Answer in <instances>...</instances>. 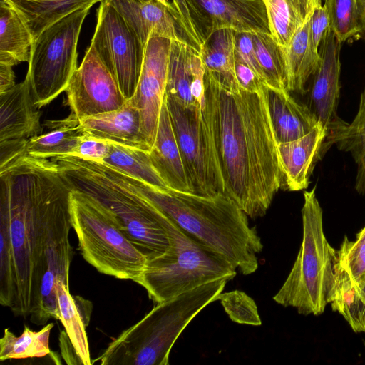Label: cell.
<instances>
[{"mask_svg":"<svg viewBox=\"0 0 365 365\" xmlns=\"http://www.w3.org/2000/svg\"><path fill=\"white\" fill-rule=\"evenodd\" d=\"M72 190L48 158L22 154L0 168V303L16 316L38 307L47 246L72 227Z\"/></svg>","mask_w":365,"mask_h":365,"instance_id":"1","label":"cell"},{"mask_svg":"<svg viewBox=\"0 0 365 365\" xmlns=\"http://www.w3.org/2000/svg\"><path fill=\"white\" fill-rule=\"evenodd\" d=\"M202 115L220 192L250 218L263 217L284 174L267 103V86L245 90L205 69Z\"/></svg>","mask_w":365,"mask_h":365,"instance_id":"2","label":"cell"},{"mask_svg":"<svg viewBox=\"0 0 365 365\" xmlns=\"http://www.w3.org/2000/svg\"><path fill=\"white\" fill-rule=\"evenodd\" d=\"M119 172L185 232L225 257L242 274L257 269V255L263 249L261 238L250 225L248 216L226 195L218 192L203 196L160 189Z\"/></svg>","mask_w":365,"mask_h":365,"instance_id":"3","label":"cell"},{"mask_svg":"<svg viewBox=\"0 0 365 365\" xmlns=\"http://www.w3.org/2000/svg\"><path fill=\"white\" fill-rule=\"evenodd\" d=\"M73 190L93 197L113 215L121 231L148 258L170 249L165 213L104 163L73 155L51 158Z\"/></svg>","mask_w":365,"mask_h":365,"instance_id":"4","label":"cell"},{"mask_svg":"<svg viewBox=\"0 0 365 365\" xmlns=\"http://www.w3.org/2000/svg\"><path fill=\"white\" fill-rule=\"evenodd\" d=\"M315 190L304 192L302 242L289 275L273 297L277 304L294 307L304 315H319L330 304L337 259V251L324 232L322 209Z\"/></svg>","mask_w":365,"mask_h":365,"instance_id":"5","label":"cell"},{"mask_svg":"<svg viewBox=\"0 0 365 365\" xmlns=\"http://www.w3.org/2000/svg\"><path fill=\"white\" fill-rule=\"evenodd\" d=\"M164 224L170 235L169 250L148 260L134 280L155 304L217 279L235 278L236 268L225 257L187 234L167 215Z\"/></svg>","mask_w":365,"mask_h":365,"instance_id":"6","label":"cell"},{"mask_svg":"<svg viewBox=\"0 0 365 365\" xmlns=\"http://www.w3.org/2000/svg\"><path fill=\"white\" fill-rule=\"evenodd\" d=\"M71 220L83 257L102 274L134 281L148 262L121 231L110 212L97 200L73 190Z\"/></svg>","mask_w":365,"mask_h":365,"instance_id":"7","label":"cell"},{"mask_svg":"<svg viewBox=\"0 0 365 365\" xmlns=\"http://www.w3.org/2000/svg\"><path fill=\"white\" fill-rule=\"evenodd\" d=\"M229 281L217 279L156 304L129 328L133 351L151 365L169 364L170 350L180 334L200 312L218 300Z\"/></svg>","mask_w":365,"mask_h":365,"instance_id":"8","label":"cell"},{"mask_svg":"<svg viewBox=\"0 0 365 365\" xmlns=\"http://www.w3.org/2000/svg\"><path fill=\"white\" fill-rule=\"evenodd\" d=\"M92 6H85L44 29L33 41L26 78L41 108L65 91L77 67V45Z\"/></svg>","mask_w":365,"mask_h":365,"instance_id":"9","label":"cell"},{"mask_svg":"<svg viewBox=\"0 0 365 365\" xmlns=\"http://www.w3.org/2000/svg\"><path fill=\"white\" fill-rule=\"evenodd\" d=\"M91 43L117 80L125 98L130 99L138 83L145 48L107 0L100 2Z\"/></svg>","mask_w":365,"mask_h":365,"instance_id":"10","label":"cell"},{"mask_svg":"<svg viewBox=\"0 0 365 365\" xmlns=\"http://www.w3.org/2000/svg\"><path fill=\"white\" fill-rule=\"evenodd\" d=\"M165 101L192 192L211 196L220 192L202 108L185 107L166 93Z\"/></svg>","mask_w":365,"mask_h":365,"instance_id":"11","label":"cell"},{"mask_svg":"<svg viewBox=\"0 0 365 365\" xmlns=\"http://www.w3.org/2000/svg\"><path fill=\"white\" fill-rule=\"evenodd\" d=\"M65 92L71 113L79 120L118 110L128 101L117 80L91 43Z\"/></svg>","mask_w":365,"mask_h":365,"instance_id":"12","label":"cell"},{"mask_svg":"<svg viewBox=\"0 0 365 365\" xmlns=\"http://www.w3.org/2000/svg\"><path fill=\"white\" fill-rule=\"evenodd\" d=\"M341 46L342 43L329 29L319 48L321 60L308 88L307 106L326 131L327 150L334 144L336 138L348 124L337 115Z\"/></svg>","mask_w":365,"mask_h":365,"instance_id":"13","label":"cell"},{"mask_svg":"<svg viewBox=\"0 0 365 365\" xmlns=\"http://www.w3.org/2000/svg\"><path fill=\"white\" fill-rule=\"evenodd\" d=\"M171 43V39L160 36L148 38L138 83L129 99L140 112L143 133L150 149L166 93Z\"/></svg>","mask_w":365,"mask_h":365,"instance_id":"14","label":"cell"},{"mask_svg":"<svg viewBox=\"0 0 365 365\" xmlns=\"http://www.w3.org/2000/svg\"><path fill=\"white\" fill-rule=\"evenodd\" d=\"M203 41L220 29L271 34L264 0H187Z\"/></svg>","mask_w":365,"mask_h":365,"instance_id":"15","label":"cell"},{"mask_svg":"<svg viewBox=\"0 0 365 365\" xmlns=\"http://www.w3.org/2000/svg\"><path fill=\"white\" fill-rule=\"evenodd\" d=\"M135 33L145 48L152 36L181 41L192 48L174 11L157 0H107ZM193 49V48H192Z\"/></svg>","mask_w":365,"mask_h":365,"instance_id":"16","label":"cell"},{"mask_svg":"<svg viewBox=\"0 0 365 365\" xmlns=\"http://www.w3.org/2000/svg\"><path fill=\"white\" fill-rule=\"evenodd\" d=\"M29 81L0 93V142L27 143L41 134L40 113Z\"/></svg>","mask_w":365,"mask_h":365,"instance_id":"17","label":"cell"},{"mask_svg":"<svg viewBox=\"0 0 365 365\" xmlns=\"http://www.w3.org/2000/svg\"><path fill=\"white\" fill-rule=\"evenodd\" d=\"M326 139V131L319 123L300 138L277 143L284 190L299 191L308 187L316 163L327 151Z\"/></svg>","mask_w":365,"mask_h":365,"instance_id":"18","label":"cell"},{"mask_svg":"<svg viewBox=\"0 0 365 365\" xmlns=\"http://www.w3.org/2000/svg\"><path fill=\"white\" fill-rule=\"evenodd\" d=\"M83 134L106 141L149 151L138 109L128 100L120 108L79 120Z\"/></svg>","mask_w":365,"mask_h":365,"instance_id":"19","label":"cell"},{"mask_svg":"<svg viewBox=\"0 0 365 365\" xmlns=\"http://www.w3.org/2000/svg\"><path fill=\"white\" fill-rule=\"evenodd\" d=\"M149 155L154 168L169 188L192 192L165 100Z\"/></svg>","mask_w":365,"mask_h":365,"instance_id":"20","label":"cell"},{"mask_svg":"<svg viewBox=\"0 0 365 365\" xmlns=\"http://www.w3.org/2000/svg\"><path fill=\"white\" fill-rule=\"evenodd\" d=\"M267 95L277 143L300 138L319 124L307 105L297 101L287 89L267 86Z\"/></svg>","mask_w":365,"mask_h":365,"instance_id":"21","label":"cell"},{"mask_svg":"<svg viewBox=\"0 0 365 365\" xmlns=\"http://www.w3.org/2000/svg\"><path fill=\"white\" fill-rule=\"evenodd\" d=\"M60 321L72 344L81 364L91 365L89 346L86 328L90 321L91 302L78 296H72L69 285L59 279L56 286Z\"/></svg>","mask_w":365,"mask_h":365,"instance_id":"22","label":"cell"},{"mask_svg":"<svg viewBox=\"0 0 365 365\" xmlns=\"http://www.w3.org/2000/svg\"><path fill=\"white\" fill-rule=\"evenodd\" d=\"M20 16L33 41L47 27L85 6L103 0H3Z\"/></svg>","mask_w":365,"mask_h":365,"instance_id":"23","label":"cell"},{"mask_svg":"<svg viewBox=\"0 0 365 365\" xmlns=\"http://www.w3.org/2000/svg\"><path fill=\"white\" fill-rule=\"evenodd\" d=\"M44 125L50 130L30 138L24 154L48 159L71 155L83 135L79 120L70 113L63 119L47 120Z\"/></svg>","mask_w":365,"mask_h":365,"instance_id":"24","label":"cell"},{"mask_svg":"<svg viewBox=\"0 0 365 365\" xmlns=\"http://www.w3.org/2000/svg\"><path fill=\"white\" fill-rule=\"evenodd\" d=\"M271 34L286 48L293 36L322 6V0H264Z\"/></svg>","mask_w":365,"mask_h":365,"instance_id":"25","label":"cell"},{"mask_svg":"<svg viewBox=\"0 0 365 365\" xmlns=\"http://www.w3.org/2000/svg\"><path fill=\"white\" fill-rule=\"evenodd\" d=\"M309 21L297 31L289 45L284 48L287 71V88L289 92L304 94L308 91L307 83L321 60L319 51L314 48L310 41Z\"/></svg>","mask_w":365,"mask_h":365,"instance_id":"26","label":"cell"},{"mask_svg":"<svg viewBox=\"0 0 365 365\" xmlns=\"http://www.w3.org/2000/svg\"><path fill=\"white\" fill-rule=\"evenodd\" d=\"M33 39L18 13L0 0V63L13 66L29 62Z\"/></svg>","mask_w":365,"mask_h":365,"instance_id":"27","label":"cell"},{"mask_svg":"<svg viewBox=\"0 0 365 365\" xmlns=\"http://www.w3.org/2000/svg\"><path fill=\"white\" fill-rule=\"evenodd\" d=\"M334 272V285L330 302L332 309L344 317L354 331L365 333V303L356 284L339 261L338 255Z\"/></svg>","mask_w":365,"mask_h":365,"instance_id":"28","label":"cell"},{"mask_svg":"<svg viewBox=\"0 0 365 365\" xmlns=\"http://www.w3.org/2000/svg\"><path fill=\"white\" fill-rule=\"evenodd\" d=\"M102 163L157 188H168L154 168L149 151L111 143L109 153Z\"/></svg>","mask_w":365,"mask_h":365,"instance_id":"29","label":"cell"},{"mask_svg":"<svg viewBox=\"0 0 365 365\" xmlns=\"http://www.w3.org/2000/svg\"><path fill=\"white\" fill-rule=\"evenodd\" d=\"M235 35V31L224 28L215 31L206 39L200 53L205 70L224 78L237 80Z\"/></svg>","mask_w":365,"mask_h":365,"instance_id":"30","label":"cell"},{"mask_svg":"<svg viewBox=\"0 0 365 365\" xmlns=\"http://www.w3.org/2000/svg\"><path fill=\"white\" fill-rule=\"evenodd\" d=\"M53 327V324L49 323L35 331L25 326L23 333L19 336L9 329H5L0 340V360L25 359L49 354V336Z\"/></svg>","mask_w":365,"mask_h":365,"instance_id":"31","label":"cell"},{"mask_svg":"<svg viewBox=\"0 0 365 365\" xmlns=\"http://www.w3.org/2000/svg\"><path fill=\"white\" fill-rule=\"evenodd\" d=\"M192 50L194 49L183 42L172 41L165 93L187 108L200 107L191 93Z\"/></svg>","mask_w":365,"mask_h":365,"instance_id":"32","label":"cell"},{"mask_svg":"<svg viewBox=\"0 0 365 365\" xmlns=\"http://www.w3.org/2000/svg\"><path fill=\"white\" fill-rule=\"evenodd\" d=\"M256 56L269 88L287 89V71L284 49L272 34L252 32Z\"/></svg>","mask_w":365,"mask_h":365,"instance_id":"33","label":"cell"},{"mask_svg":"<svg viewBox=\"0 0 365 365\" xmlns=\"http://www.w3.org/2000/svg\"><path fill=\"white\" fill-rule=\"evenodd\" d=\"M334 144L341 150L351 153L357 166L355 189L365 194V89L354 119L338 135Z\"/></svg>","mask_w":365,"mask_h":365,"instance_id":"34","label":"cell"},{"mask_svg":"<svg viewBox=\"0 0 365 365\" xmlns=\"http://www.w3.org/2000/svg\"><path fill=\"white\" fill-rule=\"evenodd\" d=\"M329 29L336 38L344 43L356 38L359 33L356 0H325Z\"/></svg>","mask_w":365,"mask_h":365,"instance_id":"35","label":"cell"},{"mask_svg":"<svg viewBox=\"0 0 365 365\" xmlns=\"http://www.w3.org/2000/svg\"><path fill=\"white\" fill-rule=\"evenodd\" d=\"M218 300L232 322L252 326L262 324L256 303L245 292L239 290L222 292Z\"/></svg>","mask_w":365,"mask_h":365,"instance_id":"36","label":"cell"},{"mask_svg":"<svg viewBox=\"0 0 365 365\" xmlns=\"http://www.w3.org/2000/svg\"><path fill=\"white\" fill-rule=\"evenodd\" d=\"M337 255L344 267L356 284L365 278V227L356 235L355 241L344 237Z\"/></svg>","mask_w":365,"mask_h":365,"instance_id":"37","label":"cell"},{"mask_svg":"<svg viewBox=\"0 0 365 365\" xmlns=\"http://www.w3.org/2000/svg\"><path fill=\"white\" fill-rule=\"evenodd\" d=\"M176 18L189 38L192 48L200 54L203 41L187 0H172Z\"/></svg>","mask_w":365,"mask_h":365,"instance_id":"38","label":"cell"},{"mask_svg":"<svg viewBox=\"0 0 365 365\" xmlns=\"http://www.w3.org/2000/svg\"><path fill=\"white\" fill-rule=\"evenodd\" d=\"M235 57L252 68L265 82L256 56L252 32L235 31Z\"/></svg>","mask_w":365,"mask_h":365,"instance_id":"39","label":"cell"},{"mask_svg":"<svg viewBox=\"0 0 365 365\" xmlns=\"http://www.w3.org/2000/svg\"><path fill=\"white\" fill-rule=\"evenodd\" d=\"M110 143L83 133L71 155L102 163L109 153Z\"/></svg>","mask_w":365,"mask_h":365,"instance_id":"40","label":"cell"},{"mask_svg":"<svg viewBox=\"0 0 365 365\" xmlns=\"http://www.w3.org/2000/svg\"><path fill=\"white\" fill-rule=\"evenodd\" d=\"M309 37L312 46L319 51L323 38L329 30V22L326 7L322 6L313 13L309 21Z\"/></svg>","mask_w":365,"mask_h":365,"instance_id":"41","label":"cell"},{"mask_svg":"<svg viewBox=\"0 0 365 365\" xmlns=\"http://www.w3.org/2000/svg\"><path fill=\"white\" fill-rule=\"evenodd\" d=\"M235 71L239 85L245 90L257 92L267 86L265 82L252 68L237 58Z\"/></svg>","mask_w":365,"mask_h":365,"instance_id":"42","label":"cell"},{"mask_svg":"<svg viewBox=\"0 0 365 365\" xmlns=\"http://www.w3.org/2000/svg\"><path fill=\"white\" fill-rule=\"evenodd\" d=\"M13 67L11 65L0 63V93L11 89L16 85Z\"/></svg>","mask_w":365,"mask_h":365,"instance_id":"43","label":"cell"},{"mask_svg":"<svg viewBox=\"0 0 365 365\" xmlns=\"http://www.w3.org/2000/svg\"><path fill=\"white\" fill-rule=\"evenodd\" d=\"M357 6L359 33L357 39L365 41V0H356Z\"/></svg>","mask_w":365,"mask_h":365,"instance_id":"44","label":"cell"},{"mask_svg":"<svg viewBox=\"0 0 365 365\" xmlns=\"http://www.w3.org/2000/svg\"><path fill=\"white\" fill-rule=\"evenodd\" d=\"M358 292L365 303V278L356 284Z\"/></svg>","mask_w":365,"mask_h":365,"instance_id":"45","label":"cell"},{"mask_svg":"<svg viewBox=\"0 0 365 365\" xmlns=\"http://www.w3.org/2000/svg\"><path fill=\"white\" fill-rule=\"evenodd\" d=\"M157 1L160 2L161 4H163V5H165L166 6L170 7V9H172L174 11L175 14V9H174V8L172 6L171 2L168 1V0H157ZM175 17H176V14H175Z\"/></svg>","mask_w":365,"mask_h":365,"instance_id":"46","label":"cell"}]
</instances>
